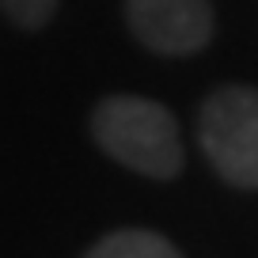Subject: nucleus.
<instances>
[{
  "label": "nucleus",
  "instance_id": "nucleus-1",
  "mask_svg": "<svg viewBox=\"0 0 258 258\" xmlns=\"http://www.w3.org/2000/svg\"><path fill=\"white\" fill-rule=\"evenodd\" d=\"M99 148L121 167L148 178H175L182 171V141L167 106L141 95H110L91 114Z\"/></svg>",
  "mask_w": 258,
  "mask_h": 258
},
{
  "label": "nucleus",
  "instance_id": "nucleus-2",
  "mask_svg": "<svg viewBox=\"0 0 258 258\" xmlns=\"http://www.w3.org/2000/svg\"><path fill=\"white\" fill-rule=\"evenodd\" d=\"M198 141L224 182L258 190V91L247 84L217 88L198 114Z\"/></svg>",
  "mask_w": 258,
  "mask_h": 258
},
{
  "label": "nucleus",
  "instance_id": "nucleus-3",
  "mask_svg": "<svg viewBox=\"0 0 258 258\" xmlns=\"http://www.w3.org/2000/svg\"><path fill=\"white\" fill-rule=\"evenodd\" d=\"M125 19L141 46L167 57L198 53L213 38L209 0H125Z\"/></svg>",
  "mask_w": 258,
  "mask_h": 258
},
{
  "label": "nucleus",
  "instance_id": "nucleus-5",
  "mask_svg": "<svg viewBox=\"0 0 258 258\" xmlns=\"http://www.w3.org/2000/svg\"><path fill=\"white\" fill-rule=\"evenodd\" d=\"M4 16L12 19L16 27H27V31H38L53 19L57 12V0H0Z\"/></svg>",
  "mask_w": 258,
  "mask_h": 258
},
{
  "label": "nucleus",
  "instance_id": "nucleus-4",
  "mask_svg": "<svg viewBox=\"0 0 258 258\" xmlns=\"http://www.w3.org/2000/svg\"><path fill=\"white\" fill-rule=\"evenodd\" d=\"M84 258H182V254L175 243H167L148 228H121V232L103 235Z\"/></svg>",
  "mask_w": 258,
  "mask_h": 258
}]
</instances>
